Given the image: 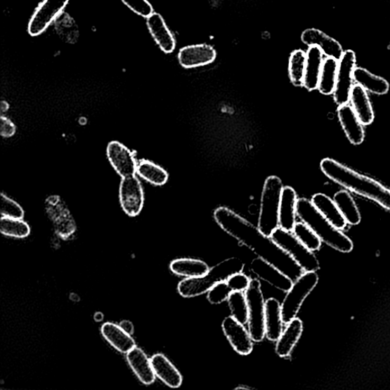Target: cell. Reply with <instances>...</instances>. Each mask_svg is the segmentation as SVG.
Listing matches in <instances>:
<instances>
[{"label":"cell","instance_id":"f1b7e54d","mask_svg":"<svg viewBox=\"0 0 390 390\" xmlns=\"http://www.w3.org/2000/svg\"><path fill=\"white\" fill-rule=\"evenodd\" d=\"M102 334L112 346L122 353H129L135 347L134 339L119 326L107 323L103 325Z\"/></svg>","mask_w":390,"mask_h":390},{"label":"cell","instance_id":"603a6c76","mask_svg":"<svg viewBox=\"0 0 390 390\" xmlns=\"http://www.w3.org/2000/svg\"><path fill=\"white\" fill-rule=\"evenodd\" d=\"M304 330L303 322L295 318L287 324V328L277 341L275 351L280 358L290 356L297 343L300 340Z\"/></svg>","mask_w":390,"mask_h":390},{"label":"cell","instance_id":"ee69618b","mask_svg":"<svg viewBox=\"0 0 390 390\" xmlns=\"http://www.w3.org/2000/svg\"><path fill=\"white\" fill-rule=\"evenodd\" d=\"M0 106H1V112L4 113L6 112H7L8 110V108H10V105L8 104V103H6V101H2L1 104H0Z\"/></svg>","mask_w":390,"mask_h":390},{"label":"cell","instance_id":"e0dca14e","mask_svg":"<svg viewBox=\"0 0 390 390\" xmlns=\"http://www.w3.org/2000/svg\"><path fill=\"white\" fill-rule=\"evenodd\" d=\"M301 40L307 46L319 47L325 57L339 60L343 56L344 51L340 43L320 30H305L302 33Z\"/></svg>","mask_w":390,"mask_h":390},{"label":"cell","instance_id":"e575fe53","mask_svg":"<svg viewBox=\"0 0 390 390\" xmlns=\"http://www.w3.org/2000/svg\"><path fill=\"white\" fill-rule=\"evenodd\" d=\"M232 316L239 323L246 325L249 320V309L246 294L242 292H233L228 299Z\"/></svg>","mask_w":390,"mask_h":390},{"label":"cell","instance_id":"f6af8a7d","mask_svg":"<svg viewBox=\"0 0 390 390\" xmlns=\"http://www.w3.org/2000/svg\"><path fill=\"white\" fill-rule=\"evenodd\" d=\"M96 321H102L103 320V315L102 313H96L95 315Z\"/></svg>","mask_w":390,"mask_h":390},{"label":"cell","instance_id":"5b68a950","mask_svg":"<svg viewBox=\"0 0 390 390\" xmlns=\"http://www.w3.org/2000/svg\"><path fill=\"white\" fill-rule=\"evenodd\" d=\"M283 188L282 181L274 176L266 180L263 188L258 228L268 237L279 228V210Z\"/></svg>","mask_w":390,"mask_h":390},{"label":"cell","instance_id":"8fae6325","mask_svg":"<svg viewBox=\"0 0 390 390\" xmlns=\"http://www.w3.org/2000/svg\"><path fill=\"white\" fill-rule=\"evenodd\" d=\"M70 0H44L36 8L28 26V32L32 37L46 31L51 23L65 10Z\"/></svg>","mask_w":390,"mask_h":390},{"label":"cell","instance_id":"b9f144b4","mask_svg":"<svg viewBox=\"0 0 390 390\" xmlns=\"http://www.w3.org/2000/svg\"><path fill=\"white\" fill-rule=\"evenodd\" d=\"M16 133L15 124L8 117L2 116L0 117V135L4 138H11Z\"/></svg>","mask_w":390,"mask_h":390},{"label":"cell","instance_id":"7bdbcfd3","mask_svg":"<svg viewBox=\"0 0 390 390\" xmlns=\"http://www.w3.org/2000/svg\"><path fill=\"white\" fill-rule=\"evenodd\" d=\"M120 327L126 333H128L129 334L131 335L134 332V325L133 324L129 322V321H122L120 324Z\"/></svg>","mask_w":390,"mask_h":390},{"label":"cell","instance_id":"f546056e","mask_svg":"<svg viewBox=\"0 0 390 390\" xmlns=\"http://www.w3.org/2000/svg\"><path fill=\"white\" fill-rule=\"evenodd\" d=\"M170 269L174 274L187 278L201 277L209 271L207 263L198 259H180L171 263Z\"/></svg>","mask_w":390,"mask_h":390},{"label":"cell","instance_id":"ab89813d","mask_svg":"<svg viewBox=\"0 0 390 390\" xmlns=\"http://www.w3.org/2000/svg\"><path fill=\"white\" fill-rule=\"evenodd\" d=\"M122 1L134 13L146 19L153 13V8L148 0H122Z\"/></svg>","mask_w":390,"mask_h":390},{"label":"cell","instance_id":"52a82bcc","mask_svg":"<svg viewBox=\"0 0 390 390\" xmlns=\"http://www.w3.org/2000/svg\"><path fill=\"white\" fill-rule=\"evenodd\" d=\"M318 282L319 276L313 271L304 272L294 280L281 304V313L285 324H288L296 318L305 299L310 295Z\"/></svg>","mask_w":390,"mask_h":390},{"label":"cell","instance_id":"ffe728a7","mask_svg":"<svg viewBox=\"0 0 390 390\" xmlns=\"http://www.w3.org/2000/svg\"><path fill=\"white\" fill-rule=\"evenodd\" d=\"M298 197L295 190L290 186L284 187L281 194L279 210V226L292 231L296 222Z\"/></svg>","mask_w":390,"mask_h":390},{"label":"cell","instance_id":"8992f818","mask_svg":"<svg viewBox=\"0 0 390 390\" xmlns=\"http://www.w3.org/2000/svg\"><path fill=\"white\" fill-rule=\"evenodd\" d=\"M278 246L292 257L304 272H316L320 268V261L313 251L306 248L292 231L278 228L270 237Z\"/></svg>","mask_w":390,"mask_h":390},{"label":"cell","instance_id":"d4e9b609","mask_svg":"<svg viewBox=\"0 0 390 390\" xmlns=\"http://www.w3.org/2000/svg\"><path fill=\"white\" fill-rule=\"evenodd\" d=\"M151 365L156 376L171 388H178L183 384V376L171 363L161 353L154 356Z\"/></svg>","mask_w":390,"mask_h":390},{"label":"cell","instance_id":"83f0119b","mask_svg":"<svg viewBox=\"0 0 390 390\" xmlns=\"http://www.w3.org/2000/svg\"><path fill=\"white\" fill-rule=\"evenodd\" d=\"M353 79L366 91L376 95H384L389 89V83L385 79L371 74L365 68L357 67L353 71Z\"/></svg>","mask_w":390,"mask_h":390},{"label":"cell","instance_id":"1f68e13d","mask_svg":"<svg viewBox=\"0 0 390 390\" xmlns=\"http://www.w3.org/2000/svg\"><path fill=\"white\" fill-rule=\"evenodd\" d=\"M137 176L156 186H164L169 179L168 172L164 169L147 160L138 162Z\"/></svg>","mask_w":390,"mask_h":390},{"label":"cell","instance_id":"44dd1931","mask_svg":"<svg viewBox=\"0 0 390 390\" xmlns=\"http://www.w3.org/2000/svg\"><path fill=\"white\" fill-rule=\"evenodd\" d=\"M306 53V62L303 86L307 90L313 91L318 88L325 56L317 46H311Z\"/></svg>","mask_w":390,"mask_h":390},{"label":"cell","instance_id":"cb8c5ba5","mask_svg":"<svg viewBox=\"0 0 390 390\" xmlns=\"http://www.w3.org/2000/svg\"><path fill=\"white\" fill-rule=\"evenodd\" d=\"M350 102L353 112L363 125H369L375 120V112L367 91L358 84L353 85Z\"/></svg>","mask_w":390,"mask_h":390},{"label":"cell","instance_id":"6da1fadb","mask_svg":"<svg viewBox=\"0 0 390 390\" xmlns=\"http://www.w3.org/2000/svg\"><path fill=\"white\" fill-rule=\"evenodd\" d=\"M214 216L216 222L226 233L251 249L259 258L283 272L293 281L304 273L297 262L270 237L229 208H216Z\"/></svg>","mask_w":390,"mask_h":390},{"label":"cell","instance_id":"7c38bea8","mask_svg":"<svg viewBox=\"0 0 390 390\" xmlns=\"http://www.w3.org/2000/svg\"><path fill=\"white\" fill-rule=\"evenodd\" d=\"M107 158L110 164L122 178L137 175L138 162L134 153L119 141H113L108 144Z\"/></svg>","mask_w":390,"mask_h":390},{"label":"cell","instance_id":"30bf717a","mask_svg":"<svg viewBox=\"0 0 390 390\" xmlns=\"http://www.w3.org/2000/svg\"><path fill=\"white\" fill-rule=\"evenodd\" d=\"M119 202L122 210L126 215L134 217L141 213L145 197L141 181L137 175L122 178Z\"/></svg>","mask_w":390,"mask_h":390},{"label":"cell","instance_id":"484cf974","mask_svg":"<svg viewBox=\"0 0 390 390\" xmlns=\"http://www.w3.org/2000/svg\"><path fill=\"white\" fill-rule=\"evenodd\" d=\"M126 359L129 365L143 384L150 385L155 381V373L145 353L140 349L134 347L126 353Z\"/></svg>","mask_w":390,"mask_h":390},{"label":"cell","instance_id":"2e32d148","mask_svg":"<svg viewBox=\"0 0 390 390\" xmlns=\"http://www.w3.org/2000/svg\"><path fill=\"white\" fill-rule=\"evenodd\" d=\"M178 58L183 67L195 68L213 63L216 58V52L209 44L190 45L179 51Z\"/></svg>","mask_w":390,"mask_h":390},{"label":"cell","instance_id":"d6a6232c","mask_svg":"<svg viewBox=\"0 0 390 390\" xmlns=\"http://www.w3.org/2000/svg\"><path fill=\"white\" fill-rule=\"evenodd\" d=\"M334 202L337 204L339 209L347 223L358 225L361 221L358 207L352 196L347 190H339L334 195Z\"/></svg>","mask_w":390,"mask_h":390},{"label":"cell","instance_id":"60d3db41","mask_svg":"<svg viewBox=\"0 0 390 390\" xmlns=\"http://www.w3.org/2000/svg\"><path fill=\"white\" fill-rule=\"evenodd\" d=\"M251 280L248 276L240 272L230 277L228 282L233 292H246L249 286Z\"/></svg>","mask_w":390,"mask_h":390},{"label":"cell","instance_id":"9a60e30c","mask_svg":"<svg viewBox=\"0 0 390 390\" xmlns=\"http://www.w3.org/2000/svg\"><path fill=\"white\" fill-rule=\"evenodd\" d=\"M251 271L259 279L283 292H287L294 281L268 262L257 258L251 263Z\"/></svg>","mask_w":390,"mask_h":390},{"label":"cell","instance_id":"3957f363","mask_svg":"<svg viewBox=\"0 0 390 390\" xmlns=\"http://www.w3.org/2000/svg\"><path fill=\"white\" fill-rule=\"evenodd\" d=\"M297 215L329 247L344 253L353 249L352 241L326 219L311 201L305 197L298 198Z\"/></svg>","mask_w":390,"mask_h":390},{"label":"cell","instance_id":"4316f807","mask_svg":"<svg viewBox=\"0 0 390 390\" xmlns=\"http://www.w3.org/2000/svg\"><path fill=\"white\" fill-rule=\"evenodd\" d=\"M312 203L325 217L335 228L343 230L347 226V222L340 212L337 204L329 196L322 193L316 194L313 196Z\"/></svg>","mask_w":390,"mask_h":390},{"label":"cell","instance_id":"7a4b0ae2","mask_svg":"<svg viewBox=\"0 0 390 390\" xmlns=\"http://www.w3.org/2000/svg\"><path fill=\"white\" fill-rule=\"evenodd\" d=\"M323 174L337 184L353 193L370 199L390 211V189L378 181L360 174L330 158H325L320 163Z\"/></svg>","mask_w":390,"mask_h":390},{"label":"cell","instance_id":"5bb4252c","mask_svg":"<svg viewBox=\"0 0 390 390\" xmlns=\"http://www.w3.org/2000/svg\"><path fill=\"white\" fill-rule=\"evenodd\" d=\"M222 329L233 349L240 355L249 356L252 353L253 340L243 324L235 320L232 316H228L222 323Z\"/></svg>","mask_w":390,"mask_h":390},{"label":"cell","instance_id":"ba28073f","mask_svg":"<svg viewBox=\"0 0 390 390\" xmlns=\"http://www.w3.org/2000/svg\"><path fill=\"white\" fill-rule=\"evenodd\" d=\"M249 309V332L253 342H261L266 337V303L259 280L252 279L246 292Z\"/></svg>","mask_w":390,"mask_h":390},{"label":"cell","instance_id":"ac0fdd59","mask_svg":"<svg viewBox=\"0 0 390 390\" xmlns=\"http://www.w3.org/2000/svg\"><path fill=\"white\" fill-rule=\"evenodd\" d=\"M147 25L152 38L160 49L167 53L174 52L176 45V39L162 16L153 13L148 18Z\"/></svg>","mask_w":390,"mask_h":390},{"label":"cell","instance_id":"4fadbf2b","mask_svg":"<svg viewBox=\"0 0 390 390\" xmlns=\"http://www.w3.org/2000/svg\"><path fill=\"white\" fill-rule=\"evenodd\" d=\"M45 210L54 225V228L63 237L74 233L76 224L67 204L58 195H51L45 200Z\"/></svg>","mask_w":390,"mask_h":390},{"label":"cell","instance_id":"277c9868","mask_svg":"<svg viewBox=\"0 0 390 390\" xmlns=\"http://www.w3.org/2000/svg\"><path fill=\"white\" fill-rule=\"evenodd\" d=\"M244 262L239 258L225 259L210 268L203 276L186 278L178 285V292L186 298L200 296L209 292L216 284L226 281L244 269Z\"/></svg>","mask_w":390,"mask_h":390},{"label":"cell","instance_id":"d590c367","mask_svg":"<svg viewBox=\"0 0 390 390\" xmlns=\"http://www.w3.org/2000/svg\"><path fill=\"white\" fill-rule=\"evenodd\" d=\"M0 231L2 234L15 238H25L30 234V226L22 219H8L2 216L0 221Z\"/></svg>","mask_w":390,"mask_h":390},{"label":"cell","instance_id":"9c48e42d","mask_svg":"<svg viewBox=\"0 0 390 390\" xmlns=\"http://www.w3.org/2000/svg\"><path fill=\"white\" fill-rule=\"evenodd\" d=\"M356 54L353 51H344L339 60L337 86L334 91V99L339 106L347 105L353 86V71L356 66Z\"/></svg>","mask_w":390,"mask_h":390},{"label":"cell","instance_id":"d6986e66","mask_svg":"<svg viewBox=\"0 0 390 390\" xmlns=\"http://www.w3.org/2000/svg\"><path fill=\"white\" fill-rule=\"evenodd\" d=\"M338 115L342 129L349 141L353 145L362 143L365 138L364 126L352 107L348 104L339 106Z\"/></svg>","mask_w":390,"mask_h":390},{"label":"cell","instance_id":"f35d334b","mask_svg":"<svg viewBox=\"0 0 390 390\" xmlns=\"http://www.w3.org/2000/svg\"><path fill=\"white\" fill-rule=\"evenodd\" d=\"M233 292L226 281L214 286L207 294V300L213 305L221 304L228 299Z\"/></svg>","mask_w":390,"mask_h":390},{"label":"cell","instance_id":"4dcf8cb0","mask_svg":"<svg viewBox=\"0 0 390 390\" xmlns=\"http://www.w3.org/2000/svg\"><path fill=\"white\" fill-rule=\"evenodd\" d=\"M338 70V60L327 57L324 59L319 85L317 88L322 94L329 96L334 93L337 86Z\"/></svg>","mask_w":390,"mask_h":390},{"label":"cell","instance_id":"8d00e7d4","mask_svg":"<svg viewBox=\"0 0 390 390\" xmlns=\"http://www.w3.org/2000/svg\"><path fill=\"white\" fill-rule=\"evenodd\" d=\"M295 237L300 240L304 246L314 252L321 247L322 241L306 223L304 222L296 223L293 230Z\"/></svg>","mask_w":390,"mask_h":390},{"label":"cell","instance_id":"7402d4cb","mask_svg":"<svg viewBox=\"0 0 390 390\" xmlns=\"http://www.w3.org/2000/svg\"><path fill=\"white\" fill-rule=\"evenodd\" d=\"M284 321L281 313V304L275 298H269L266 303V337L271 342H277L282 334Z\"/></svg>","mask_w":390,"mask_h":390},{"label":"cell","instance_id":"74e56055","mask_svg":"<svg viewBox=\"0 0 390 390\" xmlns=\"http://www.w3.org/2000/svg\"><path fill=\"white\" fill-rule=\"evenodd\" d=\"M1 198V216L8 219H22L25 212L23 208L13 199L2 193Z\"/></svg>","mask_w":390,"mask_h":390},{"label":"cell","instance_id":"836d02e7","mask_svg":"<svg viewBox=\"0 0 390 390\" xmlns=\"http://www.w3.org/2000/svg\"><path fill=\"white\" fill-rule=\"evenodd\" d=\"M306 53L296 50L290 57L289 76L295 86H302L306 70Z\"/></svg>","mask_w":390,"mask_h":390}]
</instances>
